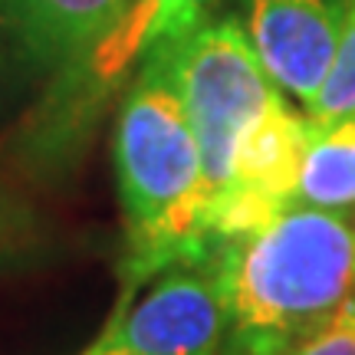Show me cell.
I'll return each instance as SVG.
<instances>
[{
	"label": "cell",
	"mask_w": 355,
	"mask_h": 355,
	"mask_svg": "<svg viewBox=\"0 0 355 355\" xmlns=\"http://www.w3.org/2000/svg\"><path fill=\"white\" fill-rule=\"evenodd\" d=\"M296 201L326 211H345L355 204V112L326 125L313 122Z\"/></svg>",
	"instance_id": "9c48e42d"
},
{
	"label": "cell",
	"mask_w": 355,
	"mask_h": 355,
	"mask_svg": "<svg viewBox=\"0 0 355 355\" xmlns=\"http://www.w3.org/2000/svg\"><path fill=\"white\" fill-rule=\"evenodd\" d=\"M135 0H13L3 17L43 66H66L92 60L115 26L125 20Z\"/></svg>",
	"instance_id": "52a82bcc"
},
{
	"label": "cell",
	"mask_w": 355,
	"mask_h": 355,
	"mask_svg": "<svg viewBox=\"0 0 355 355\" xmlns=\"http://www.w3.org/2000/svg\"><path fill=\"white\" fill-rule=\"evenodd\" d=\"M230 355H290L355 296V230L343 211L293 204L224 243Z\"/></svg>",
	"instance_id": "6da1fadb"
},
{
	"label": "cell",
	"mask_w": 355,
	"mask_h": 355,
	"mask_svg": "<svg viewBox=\"0 0 355 355\" xmlns=\"http://www.w3.org/2000/svg\"><path fill=\"white\" fill-rule=\"evenodd\" d=\"M243 30L279 92L309 109L332 73L345 0H237Z\"/></svg>",
	"instance_id": "8992f818"
},
{
	"label": "cell",
	"mask_w": 355,
	"mask_h": 355,
	"mask_svg": "<svg viewBox=\"0 0 355 355\" xmlns=\"http://www.w3.org/2000/svg\"><path fill=\"white\" fill-rule=\"evenodd\" d=\"M290 355H355V296Z\"/></svg>",
	"instance_id": "8fae6325"
},
{
	"label": "cell",
	"mask_w": 355,
	"mask_h": 355,
	"mask_svg": "<svg viewBox=\"0 0 355 355\" xmlns=\"http://www.w3.org/2000/svg\"><path fill=\"white\" fill-rule=\"evenodd\" d=\"M115 175L125 211L128 279L207 260L204 162L188 112L158 53H148L115 125Z\"/></svg>",
	"instance_id": "7a4b0ae2"
},
{
	"label": "cell",
	"mask_w": 355,
	"mask_h": 355,
	"mask_svg": "<svg viewBox=\"0 0 355 355\" xmlns=\"http://www.w3.org/2000/svg\"><path fill=\"white\" fill-rule=\"evenodd\" d=\"M309 139V115H300L286 99H279L250 128V135L237 148L227 184L217 194L207 217L211 241L230 243L257 234L296 204Z\"/></svg>",
	"instance_id": "5b68a950"
},
{
	"label": "cell",
	"mask_w": 355,
	"mask_h": 355,
	"mask_svg": "<svg viewBox=\"0 0 355 355\" xmlns=\"http://www.w3.org/2000/svg\"><path fill=\"white\" fill-rule=\"evenodd\" d=\"M207 3L211 0H135L125 20L115 26L112 37L92 53L89 66L102 79L119 76L139 56H148L152 50L165 46L171 40H181L194 26H201Z\"/></svg>",
	"instance_id": "ba28073f"
},
{
	"label": "cell",
	"mask_w": 355,
	"mask_h": 355,
	"mask_svg": "<svg viewBox=\"0 0 355 355\" xmlns=\"http://www.w3.org/2000/svg\"><path fill=\"white\" fill-rule=\"evenodd\" d=\"M349 112H355V0H345L343 37H339V53H336L329 79L319 92V99L306 109L309 122L316 125H326Z\"/></svg>",
	"instance_id": "30bf717a"
},
{
	"label": "cell",
	"mask_w": 355,
	"mask_h": 355,
	"mask_svg": "<svg viewBox=\"0 0 355 355\" xmlns=\"http://www.w3.org/2000/svg\"><path fill=\"white\" fill-rule=\"evenodd\" d=\"M10 7H13V0H0V17H7V13H10Z\"/></svg>",
	"instance_id": "7c38bea8"
},
{
	"label": "cell",
	"mask_w": 355,
	"mask_h": 355,
	"mask_svg": "<svg viewBox=\"0 0 355 355\" xmlns=\"http://www.w3.org/2000/svg\"><path fill=\"white\" fill-rule=\"evenodd\" d=\"M227 339V296L217 263H181L119 309L83 355H217Z\"/></svg>",
	"instance_id": "277c9868"
},
{
	"label": "cell",
	"mask_w": 355,
	"mask_h": 355,
	"mask_svg": "<svg viewBox=\"0 0 355 355\" xmlns=\"http://www.w3.org/2000/svg\"><path fill=\"white\" fill-rule=\"evenodd\" d=\"M152 53L165 60L194 128L204 162V204L211 217L241 141L283 99V92L263 69L247 30L237 20L201 24Z\"/></svg>",
	"instance_id": "3957f363"
}]
</instances>
